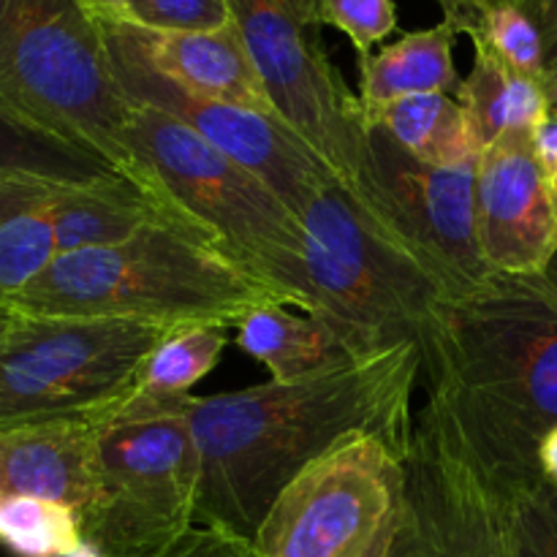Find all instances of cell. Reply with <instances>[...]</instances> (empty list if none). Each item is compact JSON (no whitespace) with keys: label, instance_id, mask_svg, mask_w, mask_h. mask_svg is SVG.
<instances>
[{"label":"cell","instance_id":"cell-24","mask_svg":"<svg viewBox=\"0 0 557 557\" xmlns=\"http://www.w3.org/2000/svg\"><path fill=\"white\" fill-rule=\"evenodd\" d=\"M0 542L16 557H65L82 547L79 515L54 500L0 498Z\"/></svg>","mask_w":557,"mask_h":557},{"label":"cell","instance_id":"cell-38","mask_svg":"<svg viewBox=\"0 0 557 557\" xmlns=\"http://www.w3.org/2000/svg\"><path fill=\"white\" fill-rule=\"evenodd\" d=\"M14 310H11V305H5V302H0V335H3L5 332V326L11 324V319H14Z\"/></svg>","mask_w":557,"mask_h":557},{"label":"cell","instance_id":"cell-29","mask_svg":"<svg viewBox=\"0 0 557 557\" xmlns=\"http://www.w3.org/2000/svg\"><path fill=\"white\" fill-rule=\"evenodd\" d=\"M134 25L147 30H218L234 20L228 0H128Z\"/></svg>","mask_w":557,"mask_h":557},{"label":"cell","instance_id":"cell-21","mask_svg":"<svg viewBox=\"0 0 557 557\" xmlns=\"http://www.w3.org/2000/svg\"><path fill=\"white\" fill-rule=\"evenodd\" d=\"M471 74L457 87V103L466 109L479 150L509 131H533L553 114L544 82L509 69L487 49L473 47Z\"/></svg>","mask_w":557,"mask_h":557},{"label":"cell","instance_id":"cell-10","mask_svg":"<svg viewBox=\"0 0 557 557\" xmlns=\"http://www.w3.org/2000/svg\"><path fill=\"white\" fill-rule=\"evenodd\" d=\"M406 457L357 435L305 468L267 511L256 557H375L406 506Z\"/></svg>","mask_w":557,"mask_h":557},{"label":"cell","instance_id":"cell-25","mask_svg":"<svg viewBox=\"0 0 557 557\" xmlns=\"http://www.w3.org/2000/svg\"><path fill=\"white\" fill-rule=\"evenodd\" d=\"M0 169L41 174V177L52 180H87L103 172H114L96 158L58 139H49L3 112H0Z\"/></svg>","mask_w":557,"mask_h":557},{"label":"cell","instance_id":"cell-16","mask_svg":"<svg viewBox=\"0 0 557 557\" xmlns=\"http://www.w3.org/2000/svg\"><path fill=\"white\" fill-rule=\"evenodd\" d=\"M92 419H52L0 430V498H41L76 515L90 506Z\"/></svg>","mask_w":557,"mask_h":557},{"label":"cell","instance_id":"cell-9","mask_svg":"<svg viewBox=\"0 0 557 557\" xmlns=\"http://www.w3.org/2000/svg\"><path fill=\"white\" fill-rule=\"evenodd\" d=\"M406 506L375 557H500L506 511L520 484L500 476L473 444L441 386L428 384L406 457Z\"/></svg>","mask_w":557,"mask_h":557},{"label":"cell","instance_id":"cell-22","mask_svg":"<svg viewBox=\"0 0 557 557\" xmlns=\"http://www.w3.org/2000/svg\"><path fill=\"white\" fill-rule=\"evenodd\" d=\"M362 114L379 123L408 156L428 166H468L482 156L466 109L446 92L397 98L379 112Z\"/></svg>","mask_w":557,"mask_h":557},{"label":"cell","instance_id":"cell-36","mask_svg":"<svg viewBox=\"0 0 557 557\" xmlns=\"http://www.w3.org/2000/svg\"><path fill=\"white\" fill-rule=\"evenodd\" d=\"M544 87H547L549 109H553V114H557V71H555V74H549L547 79H544Z\"/></svg>","mask_w":557,"mask_h":557},{"label":"cell","instance_id":"cell-20","mask_svg":"<svg viewBox=\"0 0 557 557\" xmlns=\"http://www.w3.org/2000/svg\"><path fill=\"white\" fill-rule=\"evenodd\" d=\"M237 346L267 364L272 381H297L351 362L337 332L315 315H299L288 305H264L237 326Z\"/></svg>","mask_w":557,"mask_h":557},{"label":"cell","instance_id":"cell-18","mask_svg":"<svg viewBox=\"0 0 557 557\" xmlns=\"http://www.w3.org/2000/svg\"><path fill=\"white\" fill-rule=\"evenodd\" d=\"M63 180L0 169V302L9 305L54 259V196Z\"/></svg>","mask_w":557,"mask_h":557},{"label":"cell","instance_id":"cell-14","mask_svg":"<svg viewBox=\"0 0 557 557\" xmlns=\"http://www.w3.org/2000/svg\"><path fill=\"white\" fill-rule=\"evenodd\" d=\"M476 237L495 272L542 275L557 248V215L533 131H509L476 161Z\"/></svg>","mask_w":557,"mask_h":557},{"label":"cell","instance_id":"cell-4","mask_svg":"<svg viewBox=\"0 0 557 557\" xmlns=\"http://www.w3.org/2000/svg\"><path fill=\"white\" fill-rule=\"evenodd\" d=\"M131 109L101 25L76 0H0V112L145 183Z\"/></svg>","mask_w":557,"mask_h":557},{"label":"cell","instance_id":"cell-2","mask_svg":"<svg viewBox=\"0 0 557 557\" xmlns=\"http://www.w3.org/2000/svg\"><path fill=\"white\" fill-rule=\"evenodd\" d=\"M422 375L455 403L484 460L539 482V444L557 428V292L542 275L493 272L449 299Z\"/></svg>","mask_w":557,"mask_h":557},{"label":"cell","instance_id":"cell-33","mask_svg":"<svg viewBox=\"0 0 557 557\" xmlns=\"http://www.w3.org/2000/svg\"><path fill=\"white\" fill-rule=\"evenodd\" d=\"M522 9L536 22L544 41V60H547V76L557 71V0H522ZM544 76V79H547Z\"/></svg>","mask_w":557,"mask_h":557},{"label":"cell","instance_id":"cell-19","mask_svg":"<svg viewBox=\"0 0 557 557\" xmlns=\"http://www.w3.org/2000/svg\"><path fill=\"white\" fill-rule=\"evenodd\" d=\"M457 30L449 22L406 33L375 54L359 58V103L362 112H379L392 101L422 92H457Z\"/></svg>","mask_w":557,"mask_h":557},{"label":"cell","instance_id":"cell-35","mask_svg":"<svg viewBox=\"0 0 557 557\" xmlns=\"http://www.w3.org/2000/svg\"><path fill=\"white\" fill-rule=\"evenodd\" d=\"M539 471L549 484L557 487V428L549 430L539 444Z\"/></svg>","mask_w":557,"mask_h":557},{"label":"cell","instance_id":"cell-37","mask_svg":"<svg viewBox=\"0 0 557 557\" xmlns=\"http://www.w3.org/2000/svg\"><path fill=\"white\" fill-rule=\"evenodd\" d=\"M542 277H544V281H547V283H549V286H553V288H555V292H557V248H555L553 259H549V261H547V267H544Z\"/></svg>","mask_w":557,"mask_h":557},{"label":"cell","instance_id":"cell-30","mask_svg":"<svg viewBox=\"0 0 557 557\" xmlns=\"http://www.w3.org/2000/svg\"><path fill=\"white\" fill-rule=\"evenodd\" d=\"M158 557H256L253 544L210 525H194Z\"/></svg>","mask_w":557,"mask_h":557},{"label":"cell","instance_id":"cell-8","mask_svg":"<svg viewBox=\"0 0 557 557\" xmlns=\"http://www.w3.org/2000/svg\"><path fill=\"white\" fill-rule=\"evenodd\" d=\"M174 326L134 319L16 313L0 335V430L96 419L136 389Z\"/></svg>","mask_w":557,"mask_h":557},{"label":"cell","instance_id":"cell-40","mask_svg":"<svg viewBox=\"0 0 557 557\" xmlns=\"http://www.w3.org/2000/svg\"><path fill=\"white\" fill-rule=\"evenodd\" d=\"M500 557H509V555H506V553H504V555H500Z\"/></svg>","mask_w":557,"mask_h":557},{"label":"cell","instance_id":"cell-5","mask_svg":"<svg viewBox=\"0 0 557 557\" xmlns=\"http://www.w3.org/2000/svg\"><path fill=\"white\" fill-rule=\"evenodd\" d=\"M299 223L310 315L330 324L354 359L403 343L419 346L424 359L451 299L441 283L368 215L343 180L326 185Z\"/></svg>","mask_w":557,"mask_h":557},{"label":"cell","instance_id":"cell-23","mask_svg":"<svg viewBox=\"0 0 557 557\" xmlns=\"http://www.w3.org/2000/svg\"><path fill=\"white\" fill-rule=\"evenodd\" d=\"M221 326H185L174 330L141 364L136 392L158 397H188L210 373L226 348Z\"/></svg>","mask_w":557,"mask_h":557},{"label":"cell","instance_id":"cell-12","mask_svg":"<svg viewBox=\"0 0 557 557\" xmlns=\"http://www.w3.org/2000/svg\"><path fill=\"white\" fill-rule=\"evenodd\" d=\"M272 112L343 185H354L364 156L359 96L343 82L321 41L315 0H228Z\"/></svg>","mask_w":557,"mask_h":557},{"label":"cell","instance_id":"cell-26","mask_svg":"<svg viewBox=\"0 0 557 557\" xmlns=\"http://www.w3.org/2000/svg\"><path fill=\"white\" fill-rule=\"evenodd\" d=\"M506 555L557 557V487L547 479L515 487L506 511Z\"/></svg>","mask_w":557,"mask_h":557},{"label":"cell","instance_id":"cell-7","mask_svg":"<svg viewBox=\"0 0 557 557\" xmlns=\"http://www.w3.org/2000/svg\"><path fill=\"white\" fill-rule=\"evenodd\" d=\"M128 145L141 180L305 313L313 310L305 228L281 196L166 112L134 103Z\"/></svg>","mask_w":557,"mask_h":557},{"label":"cell","instance_id":"cell-34","mask_svg":"<svg viewBox=\"0 0 557 557\" xmlns=\"http://www.w3.org/2000/svg\"><path fill=\"white\" fill-rule=\"evenodd\" d=\"M98 25H134L128 0H76Z\"/></svg>","mask_w":557,"mask_h":557},{"label":"cell","instance_id":"cell-31","mask_svg":"<svg viewBox=\"0 0 557 557\" xmlns=\"http://www.w3.org/2000/svg\"><path fill=\"white\" fill-rule=\"evenodd\" d=\"M533 150H536L539 169H542L544 188L557 215V114H549L533 128Z\"/></svg>","mask_w":557,"mask_h":557},{"label":"cell","instance_id":"cell-13","mask_svg":"<svg viewBox=\"0 0 557 557\" xmlns=\"http://www.w3.org/2000/svg\"><path fill=\"white\" fill-rule=\"evenodd\" d=\"M101 33L114 76L131 103L177 117L223 156L264 180L297 218L326 185L341 180L277 117L196 96L152 69L128 41L123 27L101 25Z\"/></svg>","mask_w":557,"mask_h":557},{"label":"cell","instance_id":"cell-27","mask_svg":"<svg viewBox=\"0 0 557 557\" xmlns=\"http://www.w3.org/2000/svg\"><path fill=\"white\" fill-rule=\"evenodd\" d=\"M471 41L473 47L487 49L509 69L520 71L531 79L544 82L547 76L542 33L522 5H500V9L490 11L471 33Z\"/></svg>","mask_w":557,"mask_h":557},{"label":"cell","instance_id":"cell-6","mask_svg":"<svg viewBox=\"0 0 557 557\" xmlns=\"http://www.w3.org/2000/svg\"><path fill=\"white\" fill-rule=\"evenodd\" d=\"M92 500L82 542L101 557H158L196 525L201 455L188 397L131 392L92 419Z\"/></svg>","mask_w":557,"mask_h":557},{"label":"cell","instance_id":"cell-15","mask_svg":"<svg viewBox=\"0 0 557 557\" xmlns=\"http://www.w3.org/2000/svg\"><path fill=\"white\" fill-rule=\"evenodd\" d=\"M141 58L196 96L215 98L234 107L256 109L275 117L253 58L237 22L218 30H147L120 25Z\"/></svg>","mask_w":557,"mask_h":557},{"label":"cell","instance_id":"cell-32","mask_svg":"<svg viewBox=\"0 0 557 557\" xmlns=\"http://www.w3.org/2000/svg\"><path fill=\"white\" fill-rule=\"evenodd\" d=\"M444 11V22H449L457 33L471 36L479 22L500 5H522V0H435Z\"/></svg>","mask_w":557,"mask_h":557},{"label":"cell","instance_id":"cell-17","mask_svg":"<svg viewBox=\"0 0 557 557\" xmlns=\"http://www.w3.org/2000/svg\"><path fill=\"white\" fill-rule=\"evenodd\" d=\"M180 215L161 194L123 172L63 180L54 196L58 253L125 243L145 226Z\"/></svg>","mask_w":557,"mask_h":557},{"label":"cell","instance_id":"cell-1","mask_svg":"<svg viewBox=\"0 0 557 557\" xmlns=\"http://www.w3.org/2000/svg\"><path fill=\"white\" fill-rule=\"evenodd\" d=\"M419 346L239 392L194 397L190 422L201 455L196 522L248 539L277 495L308 466L357 435H375L408 457L413 392L422 379Z\"/></svg>","mask_w":557,"mask_h":557},{"label":"cell","instance_id":"cell-11","mask_svg":"<svg viewBox=\"0 0 557 557\" xmlns=\"http://www.w3.org/2000/svg\"><path fill=\"white\" fill-rule=\"evenodd\" d=\"M346 188L451 299L495 272L476 237V163L428 166L364 117L362 166Z\"/></svg>","mask_w":557,"mask_h":557},{"label":"cell","instance_id":"cell-28","mask_svg":"<svg viewBox=\"0 0 557 557\" xmlns=\"http://www.w3.org/2000/svg\"><path fill=\"white\" fill-rule=\"evenodd\" d=\"M321 25L337 27L351 38L357 58L373 54L375 44L397 30L395 0H315Z\"/></svg>","mask_w":557,"mask_h":557},{"label":"cell","instance_id":"cell-39","mask_svg":"<svg viewBox=\"0 0 557 557\" xmlns=\"http://www.w3.org/2000/svg\"><path fill=\"white\" fill-rule=\"evenodd\" d=\"M65 557H101V555H98L96 549H92V547H87V544L82 542V547H79V549H74V553H71V555H65Z\"/></svg>","mask_w":557,"mask_h":557},{"label":"cell","instance_id":"cell-3","mask_svg":"<svg viewBox=\"0 0 557 557\" xmlns=\"http://www.w3.org/2000/svg\"><path fill=\"white\" fill-rule=\"evenodd\" d=\"M22 315L239 326L264 305H288L188 218H169L107 248L71 250L11 299Z\"/></svg>","mask_w":557,"mask_h":557}]
</instances>
